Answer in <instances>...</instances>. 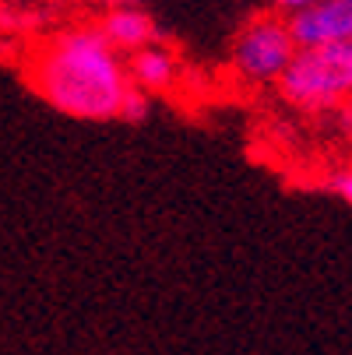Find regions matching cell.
<instances>
[{
    "mask_svg": "<svg viewBox=\"0 0 352 355\" xmlns=\"http://www.w3.org/2000/svg\"><path fill=\"white\" fill-rule=\"evenodd\" d=\"M28 85L57 113L103 123L117 120L131 78L124 57L99 28H67L35 53Z\"/></svg>",
    "mask_w": 352,
    "mask_h": 355,
    "instance_id": "obj_1",
    "label": "cell"
},
{
    "mask_svg": "<svg viewBox=\"0 0 352 355\" xmlns=\"http://www.w3.org/2000/svg\"><path fill=\"white\" fill-rule=\"evenodd\" d=\"M282 98L299 113H331L349 103L352 88V42L299 46L275 78Z\"/></svg>",
    "mask_w": 352,
    "mask_h": 355,
    "instance_id": "obj_2",
    "label": "cell"
},
{
    "mask_svg": "<svg viewBox=\"0 0 352 355\" xmlns=\"http://www.w3.org/2000/svg\"><path fill=\"white\" fill-rule=\"evenodd\" d=\"M296 42L285 28L282 18H254L233 46V64L246 81H275L282 74V67L292 60Z\"/></svg>",
    "mask_w": 352,
    "mask_h": 355,
    "instance_id": "obj_3",
    "label": "cell"
},
{
    "mask_svg": "<svg viewBox=\"0 0 352 355\" xmlns=\"http://www.w3.org/2000/svg\"><path fill=\"white\" fill-rule=\"evenodd\" d=\"M285 28L296 49L352 39V0H314V4L299 8V11H289Z\"/></svg>",
    "mask_w": 352,
    "mask_h": 355,
    "instance_id": "obj_4",
    "label": "cell"
},
{
    "mask_svg": "<svg viewBox=\"0 0 352 355\" xmlns=\"http://www.w3.org/2000/svg\"><path fill=\"white\" fill-rule=\"evenodd\" d=\"M99 32L106 35V42L117 53H134V49L156 42V25L144 11L137 8H110V15L103 18Z\"/></svg>",
    "mask_w": 352,
    "mask_h": 355,
    "instance_id": "obj_5",
    "label": "cell"
},
{
    "mask_svg": "<svg viewBox=\"0 0 352 355\" xmlns=\"http://www.w3.org/2000/svg\"><path fill=\"white\" fill-rule=\"evenodd\" d=\"M127 78L141 92H166L173 85V78H176V60H173L169 49L148 42V46H141V49L131 53Z\"/></svg>",
    "mask_w": 352,
    "mask_h": 355,
    "instance_id": "obj_6",
    "label": "cell"
},
{
    "mask_svg": "<svg viewBox=\"0 0 352 355\" xmlns=\"http://www.w3.org/2000/svg\"><path fill=\"white\" fill-rule=\"evenodd\" d=\"M148 116V92H141V88H127V95H124V103H120V113H117V120H127V123H141Z\"/></svg>",
    "mask_w": 352,
    "mask_h": 355,
    "instance_id": "obj_7",
    "label": "cell"
},
{
    "mask_svg": "<svg viewBox=\"0 0 352 355\" xmlns=\"http://www.w3.org/2000/svg\"><path fill=\"white\" fill-rule=\"evenodd\" d=\"M324 190H328V193H338L342 205H349V200H352V173H349V169L331 173V176H328V183H324Z\"/></svg>",
    "mask_w": 352,
    "mask_h": 355,
    "instance_id": "obj_8",
    "label": "cell"
},
{
    "mask_svg": "<svg viewBox=\"0 0 352 355\" xmlns=\"http://www.w3.org/2000/svg\"><path fill=\"white\" fill-rule=\"evenodd\" d=\"M275 4H278L282 11H299V8H307V4H314V0H275Z\"/></svg>",
    "mask_w": 352,
    "mask_h": 355,
    "instance_id": "obj_9",
    "label": "cell"
},
{
    "mask_svg": "<svg viewBox=\"0 0 352 355\" xmlns=\"http://www.w3.org/2000/svg\"><path fill=\"white\" fill-rule=\"evenodd\" d=\"M103 8H137V4H144V0H99Z\"/></svg>",
    "mask_w": 352,
    "mask_h": 355,
    "instance_id": "obj_10",
    "label": "cell"
}]
</instances>
